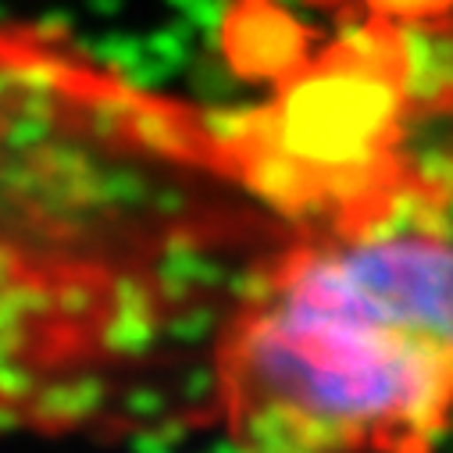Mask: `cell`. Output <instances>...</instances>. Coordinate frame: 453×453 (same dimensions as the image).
Returning a JSON list of instances; mask_svg holds the SVG:
<instances>
[{"label": "cell", "instance_id": "1", "mask_svg": "<svg viewBox=\"0 0 453 453\" xmlns=\"http://www.w3.org/2000/svg\"><path fill=\"white\" fill-rule=\"evenodd\" d=\"M286 229L261 104L203 107L0 22V439L211 421L221 328Z\"/></svg>", "mask_w": 453, "mask_h": 453}, {"label": "cell", "instance_id": "2", "mask_svg": "<svg viewBox=\"0 0 453 453\" xmlns=\"http://www.w3.org/2000/svg\"><path fill=\"white\" fill-rule=\"evenodd\" d=\"M233 453H439L453 432V236L411 186L293 221L214 354Z\"/></svg>", "mask_w": 453, "mask_h": 453}, {"label": "cell", "instance_id": "3", "mask_svg": "<svg viewBox=\"0 0 453 453\" xmlns=\"http://www.w3.org/2000/svg\"><path fill=\"white\" fill-rule=\"evenodd\" d=\"M225 47H229L236 72L268 82L314 54L300 26L286 15L282 0H229Z\"/></svg>", "mask_w": 453, "mask_h": 453}]
</instances>
